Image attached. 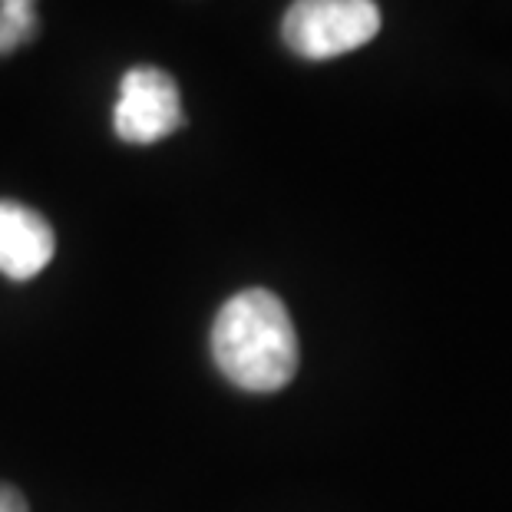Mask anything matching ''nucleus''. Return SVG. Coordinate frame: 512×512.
<instances>
[{
  "label": "nucleus",
  "instance_id": "2",
  "mask_svg": "<svg viewBox=\"0 0 512 512\" xmlns=\"http://www.w3.org/2000/svg\"><path fill=\"white\" fill-rule=\"evenodd\" d=\"M380 34L377 0H294L281 37L301 60H334Z\"/></svg>",
  "mask_w": 512,
  "mask_h": 512
},
{
  "label": "nucleus",
  "instance_id": "3",
  "mask_svg": "<svg viewBox=\"0 0 512 512\" xmlns=\"http://www.w3.org/2000/svg\"><path fill=\"white\" fill-rule=\"evenodd\" d=\"M185 123L179 86L159 67H133L119 83L113 129L123 143L149 146L172 136Z\"/></svg>",
  "mask_w": 512,
  "mask_h": 512
},
{
  "label": "nucleus",
  "instance_id": "5",
  "mask_svg": "<svg viewBox=\"0 0 512 512\" xmlns=\"http://www.w3.org/2000/svg\"><path fill=\"white\" fill-rule=\"evenodd\" d=\"M37 34V0H0V53L17 50Z\"/></svg>",
  "mask_w": 512,
  "mask_h": 512
},
{
  "label": "nucleus",
  "instance_id": "1",
  "mask_svg": "<svg viewBox=\"0 0 512 512\" xmlns=\"http://www.w3.org/2000/svg\"><path fill=\"white\" fill-rule=\"evenodd\" d=\"M215 367L252 394L281 390L298 370V334L278 294L248 288L222 304L212 328Z\"/></svg>",
  "mask_w": 512,
  "mask_h": 512
},
{
  "label": "nucleus",
  "instance_id": "4",
  "mask_svg": "<svg viewBox=\"0 0 512 512\" xmlns=\"http://www.w3.org/2000/svg\"><path fill=\"white\" fill-rule=\"evenodd\" d=\"M57 238L40 212L0 199V271L14 281L37 278L53 261Z\"/></svg>",
  "mask_w": 512,
  "mask_h": 512
},
{
  "label": "nucleus",
  "instance_id": "6",
  "mask_svg": "<svg viewBox=\"0 0 512 512\" xmlns=\"http://www.w3.org/2000/svg\"><path fill=\"white\" fill-rule=\"evenodd\" d=\"M0 512H27V499L14 486L0 483Z\"/></svg>",
  "mask_w": 512,
  "mask_h": 512
}]
</instances>
